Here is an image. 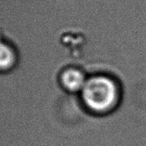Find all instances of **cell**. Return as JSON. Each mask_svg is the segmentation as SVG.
Returning <instances> with one entry per match:
<instances>
[{"instance_id": "6da1fadb", "label": "cell", "mask_w": 146, "mask_h": 146, "mask_svg": "<svg viewBox=\"0 0 146 146\" xmlns=\"http://www.w3.org/2000/svg\"><path fill=\"white\" fill-rule=\"evenodd\" d=\"M79 95L86 110L98 115L112 113L122 102L120 85L114 78L105 74L88 77Z\"/></svg>"}, {"instance_id": "7a4b0ae2", "label": "cell", "mask_w": 146, "mask_h": 146, "mask_svg": "<svg viewBox=\"0 0 146 146\" xmlns=\"http://www.w3.org/2000/svg\"><path fill=\"white\" fill-rule=\"evenodd\" d=\"M85 72L77 67H68L60 72L59 82L64 90L71 94H80L87 80Z\"/></svg>"}, {"instance_id": "3957f363", "label": "cell", "mask_w": 146, "mask_h": 146, "mask_svg": "<svg viewBox=\"0 0 146 146\" xmlns=\"http://www.w3.org/2000/svg\"><path fill=\"white\" fill-rule=\"evenodd\" d=\"M16 61L14 51L9 45L0 39V69H9Z\"/></svg>"}]
</instances>
